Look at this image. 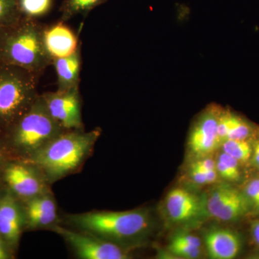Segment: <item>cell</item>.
<instances>
[{"label": "cell", "mask_w": 259, "mask_h": 259, "mask_svg": "<svg viewBox=\"0 0 259 259\" xmlns=\"http://www.w3.org/2000/svg\"><path fill=\"white\" fill-rule=\"evenodd\" d=\"M60 223L92 233L130 251L144 244L153 228L151 214L144 209L66 214Z\"/></svg>", "instance_id": "cell-1"}, {"label": "cell", "mask_w": 259, "mask_h": 259, "mask_svg": "<svg viewBox=\"0 0 259 259\" xmlns=\"http://www.w3.org/2000/svg\"><path fill=\"white\" fill-rule=\"evenodd\" d=\"M102 134L100 127L65 131L28 161L38 167L51 185L80 169Z\"/></svg>", "instance_id": "cell-2"}, {"label": "cell", "mask_w": 259, "mask_h": 259, "mask_svg": "<svg viewBox=\"0 0 259 259\" xmlns=\"http://www.w3.org/2000/svg\"><path fill=\"white\" fill-rule=\"evenodd\" d=\"M45 25L21 16L0 28V65L17 66L40 77L52 64L44 41Z\"/></svg>", "instance_id": "cell-3"}, {"label": "cell", "mask_w": 259, "mask_h": 259, "mask_svg": "<svg viewBox=\"0 0 259 259\" xmlns=\"http://www.w3.org/2000/svg\"><path fill=\"white\" fill-rule=\"evenodd\" d=\"M64 131L39 94L28 111L3 136L12 158L28 161Z\"/></svg>", "instance_id": "cell-4"}, {"label": "cell", "mask_w": 259, "mask_h": 259, "mask_svg": "<svg viewBox=\"0 0 259 259\" xmlns=\"http://www.w3.org/2000/svg\"><path fill=\"white\" fill-rule=\"evenodd\" d=\"M39 76L17 66L0 65V134L3 136L31 107L39 94Z\"/></svg>", "instance_id": "cell-5"}, {"label": "cell", "mask_w": 259, "mask_h": 259, "mask_svg": "<svg viewBox=\"0 0 259 259\" xmlns=\"http://www.w3.org/2000/svg\"><path fill=\"white\" fill-rule=\"evenodd\" d=\"M50 231L60 236L80 259H128L130 250L100 237L58 223Z\"/></svg>", "instance_id": "cell-6"}, {"label": "cell", "mask_w": 259, "mask_h": 259, "mask_svg": "<svg viewBox=\"0 0 259 259\" xmlns=\"http://www.w3.org/2000/svg\"><path fill=\"white\" fill-rule=\"evenodd\" d=\"M51 185L34 163L12 158L7 163L3 176V187L22 202L51 192Z\"/></svg>", "instance_id": "cell-7"}, {"label": "cell", "mask_w": 259, "mask_h": 259, "mask_svg": "<svg viewBox=\"0 0 259 259\" xmlns=\"http://www.w3.org/2000/svg\"><path fill=\"white\" fill-rule=\"evenodd\" d=\"M51 117L65 131L83 130L79 88L41 94Z\"/></svg>", "instance_id": "cell-8"}, {"label": "cell", "mask_w": 259, "mask_h": 259, "mask_svg": "<svg viewBox=\"0 0 259 259\" xmlns=\"http://www.w3.org/2000/svg\"><path fill=\"white\" fill-rule=\"evenodd\" d=\"M250 206L245 194L228 184L214 187L206 202L209 214L223 222L238 221L248 212Z\"/></svg>", "instance_id": "cell-9"}, {"label": "cell", "mask_w": 259, "mask_h": 259, "mask_svg": "<svg viewBox=\"0 0 259 259\" xmlns=\"http://www.w3.org/2000/svg\"><path fill=\"white\" fill-rule=\"evenodd\" d=\"M25 231L23 202L5 187L0 188V235L15 252Z\"/></svg>", "instance_id": "cell-10"}, {"label": "cell", "mask_w": 259, "mask_h": 259, "mask_svg": "<svg viewBox=\"0 0 259 259\" xmlns=\"http://www.w3.org/2000/svg\"><path fill=\"white\" fill-rule=\"evenodd\" d=\"M221 112L218 107H209L196 121L188 141L189 147L194 154L204 156L219 147L218 122Z\"/></svg>", "instance_id": "cell-11"}, {"label": "cell", "mask_w": 259, "mask_h": 259, "mask_svg": "<svg viewBox=\"0 0 259 259\" xmlns=\"http://www.w3.org/2000/svg\"><path fill=\"white\" fill-rule=\"evenodd\" d=\"M25 231L49 230L61 223L58 204L52 191L23 202Z\"/></svg>", "instance_id": "cell-12"}, {"label": "cell", "mask_w": 259, "mask_h": 259, "mask_svg": "<svg viewBox=\"0 0 259 259\" xmlns=\"http://www.w3.org/2000/svg\"><path fill=\"white\" fill-rule=\"evenodd\" d=\"M44 41L52 61L71 55L81 46L74 30L61 20L51 25H45Z\"/></svg>", "instance_id": "cell-13"}, {"label": "cell", "mask_w": 259, "mask_h": 259, "mask_svg": "<svg viewBox=\"0 0 259 259\" xmlns=\"http://www.w3.org/2000/svg\"><path fill=\"white\" fill-rule=\"evenodd\" d=\"M204 209L199 197L185 189L175 188L167 194L166 212L173 222H189L198 217Z\"/></svg>", "instance_id": "cell-14"}, {"label": "cell", "mask_w": 259, "mask_h": 259, "mask_svg": "<svg viewBox=\"0 0 259 259\" xmlns=\"http://www.w3.org/2000/svg\"><path fill=\"white\" fill-rule=\"evenodd\" d=\"M204 243L209 258H236L241 248V240L236 232L225 228H214L204 235Z\"/></svg>", "instance_id": "cell-15"}, {"label": "cell", "mask_w": 259, "mask_h": 259, "mask_svg": "<svg viewBox=\"0 0 259 259\" xmlns=\"http://www.w3.org/2000/svg\"><path fill=\"white\" fill-rule=\"evenodd\" d=\"M81 61V46L71 55L52 61L57 75L58 91L79 88Z\"/></svg>", "instance_id": "cell-16"}, {"label": "cell", "mask_w": 259, "mask_h": 259, "mask_svg": "<svg viewBox=\"0 0 259 259\" xmlns=\"http://www.w3.org/2000/svg\"><path fill=\"white\" fill-rule=\"evenodd\" d=\"M107 0H64L61 5V20L66 22L77 15H87L94 8Z\"/></svg>", "instance_id": "cell-17"}, {"label": "cell", "mask_w": 259, "mask_h": 259, "mask_svg": "<svg viewBox=\"0 0 259 259\" xmlns=\"http://www.w3.org/2000/svg\"><path fill=\"white\" fill-rule=\"evenodd\" d=\"M18 3L21 16L37 20L51 11L54 0H18Z\"/></svg>", "instance_id": "cell-18"}, {"label": "cell", "mask_w": 259, "mask_h": 259, "mask_svg": "<svg viewBox=\"0 0 259 259\" xmlns=\"http://www.w3.org/2000/svg\"><path fill=\"white\" fill-rule=\"evenodd\" d=\"M223 152L239 163H246L251 158L253 148L248 140L227 139L221 145Z\"/></svg>", "instance_id": "cell-19"}, {"label": "cell", "mask_w": 259, "mask_h": 259, "mask_svg": "<svg viewBox=\"0 0 259 259\" xmlns=\"http://www.w3.org/2000/svg\"><path fill=\"white\" fill-rule=\"evenodd\" d=\"M228 124L227 139L247 140L253 132L251 125L242 118L230 111H226Z\"/></svg>", "instance_id": "cell-20"}, {"label": "cell", "mask_w": 259, "mask_h": 259, "mask_svg": "<svg viewBox=\"0 0 259 259\" xmlns=\"http://www.w3.org/2000/svg\"><path fill=\"white\" fill-rule=\"evenodd\" d=\"M21 17L18 0H0V28Z\"/></svg>", "instance_id": "cell-21"}, {"label": "cell", "mask_w": 259, "mask_h": 259, "mask_svg": "<svg viewBox=\"0 0 259 259\" xmlns=\"http://www.w3.org/2000/svg\"><path fill=\"white\" fill-rule=\"evenodd\" d=\"M168 250L172 254L182 258L193 259L198 258L201 253V248L191 246L185 243L171 238L168 245Z\"/></svg>", "instance_id": "cell-22"}, {"label": "cell", "mask_w": 259, "mask_h": 259, "mask_svg": "<svg viewBox=\"0 0 259 259\" xmlns=\"http://www.w3.org/2000/svg\"><path fill=\"white\" fill-rule=\"evenodd\" d=\"M244 194L250 205L255 209H259V178L250 181L245 187Z\"/></svg>", "instance_id": "cell-23"}, {"label": "cell", "mask_w": 259, "mask_h": 259, "mask_svg": "<svg viewBox=\"0 0 259 259\" xmlns=\"http://www.w3.org/2000/svg\"><path fill=\"white\" fill-rule=\"evenodd\" d=\"M218 160L223 162V163L233 172V175L237 177V179H238V180H240V178H241L240 163L237 161L236 158L232 157L230 155L227 154V153L225 152H223L218 156Z\"/></svg>", "instance_id": "cell-24"}, {"label": "cell", "mask_w": 259, "mask_h": 259, "mask_svg": "<svg viewBox=\"0 0 259 259\" xmlns=\"http://www.w3.org/2000/svg\"><path fill=\"white\" fill-rule=\"evenodd\" d=\"M12 159L8 148L3 139V136L0 134V188L3 187V176L7 163Z\"/></svg>", "instance_id": "cell-25"}, {"label": "cell", "mask_w": 259, "mask_h": 259, "mask_svg": "<svg viewBox=\"0 0 259 259\" xmlns=\"http://www.w3.org/2000/svg\"><path fill=\"white\" fill-rule=\"evenodd\" d=\"M174 239L182 242L191 246L197 247L201 248V241L198 237L193 236L192 234H188L185 233H179L173 237Z\"/></svg>", "instance_id": "cell-26"}, {"label": "cell", "mask_w": 259, "mask_h": 259, "mask_svg": "<svg viewBox=\"0 0 259 259\" xmlns=\"http://www.w3.org/2000/svg\"><path fill=\"white\" fill-rule=\"evenodd\" d=\"M216 169H217L218 175H220V176L225 179V180L238 181L237 177L233 175V172L223 162L219 161V160H218L217 162H216Z\"/></svg>", "instance_id": "cell-27"}, {"label": "cell", "mask_w": 259, "mask_h": 259, "mask_svg": "<svg viewBox=\"0 0 259 259\" xmlns=\"http://www.w3.org/2000/svg\"><path fill=\"white\" fill-rule=\"evenodd\" d=\"M191 177L193 179L194 182L198 185H207L206 182L205 172L202 171L200 168L192 163L191 166Z\"/></svg>", "instance_id": "cell-28"}, {"label": "cell", "mask_w": 259, "mask_h": 259, "mask_svg": "<svg viewBox=\"0 0 259 259\" xmlns=\"http://www.w3.org/2000/svg\"><path fill=\"white\" fill-rule=\"evenodd\" d=\"M15 252L0 235V259L15 258Z\"/></svg>", "instance_id": "cell-29"}, {"label": "cell", "mask_w": 259, "mask_h": 259, "mask_svg": "<svg viewBox=\"0 0 259 259\" xmlns=\"http://www.w3.org/2000/svg\"><path fill=\"white\" fill-rule=\"evenodd\" d=\"M194 163L204 172L216 168V162L213 161L212 158H204V159L195 161Z\"/></svg>", "instance_id": "cell-30"}, {"label": "cell", "mask_w": 259, "mask_h": 259, "mask_svg": "<svg viewBox=\"0 0 259 259\" xmlns=\"http://www.w3.org/2000/svg\"><path fill=\"white\" fill-rule=\"evenodd\" d=\"M205 176L207 185H210V184L214 183V182L217 181L218 177L217 169L214 168V169H211L209 170V171H205Z\"/></svg>", "instance_id": "cell-31"}, {"label": "cell", "mask_w": 259, "mask_h": 259, "mask_svg": "<svg viewBox=\"0 0 259 259\" xmlns=\"http://www.w3.org/2000/svg\"><path fill=\"white\" fill-rule=\"evenodd\" d=\"M251 234L253 240L259 247V220L254 221L251 226Z\"/></svg>", "instance_id": "cell-32"}, {"label": "cell", "mask_w": 259, "mask_h": 259, "mask_svg": "<svg viewBox=\"0 0 259 259\" xmlns=\"http://www.w3.org/2000/svg\"><path fill=\"white\" fill-rule=\"evenodd\" d=\"M252 155H253V163L259 168V141L255 144Z\"/></svg>", "instance_id": "cell-33"}]
</instances>
